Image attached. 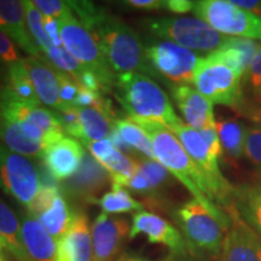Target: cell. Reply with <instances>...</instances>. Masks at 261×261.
Returning <instances> with one entry per match:
<instances>
[{"label": "cell", "instance_id": "6da1fadb", "mask_svg": "<svg viewBox=\"0 0 261 261\" xmlns=\"http://www.w3.org/2000/svg\"><path fill=\"white\" fill-rule=\"evenodd\" d=\"M146 133L154 149L156 161H159L177 180L190 191L195 200L200 201L207 210L219 217H227L225 211L212 201L208 182L203 173L192 161L187 150L173 132L159 122L136 121Z\"/></svg>", "mask_w": 261, "mask_h": 261}, {"label": "cell", "instance_id": "7a4b0ae2", "mask_svg": "<svg viewBox=\"0 0 261 261\" xmlns=\"http://www.w3.org/2000/svg\"><path fill=\"white\" fill-rule=\"evenodd\" d=\"M87 31L93 35L116 76L126 73L155 75L146 61L145 47L139 35L121 19L104 10Z\"/></svg>", "mask_w": 261, "mask_h": 261}, {"label": "cell", "instance_id": "3957f363", "mask_svg": "<svg viewBox=\"0 0 261 261\" xmlns=\"http://www.w3.org/2000/svg\"><path fill=\"white\" fill-rule=\"evenodd\" d=\"M115 96L129 120L159 122L172 130L181 122L168 94L151 77L142 73L117 75Z\"/></svg>", "mask_w": 261, "mask_h": 261}, {"label": "cell", "instance_id": "277c9868", "mask_svg": "<svg viewBox=\"0 0 261 261\" xmlns=\"http://www.w3.org/2000/svg\"><path fill=\"white\" fill-rule=\"evenodd\" d=\"M174 217L192 253L220 255L225 233L230 224L228 217L212 213L195 198L182 203L175 211Z\"/></svg>", "mask_w": 261, "mask_h": 261}, {"label": "cell", "instance_id": "5b68a950", "mask_svg": "<svg viewBox=\"0 0 261 261\" xmlns=\"http://www.w3.org/2000/svg\"><path fill=\"white\" fill-rule=\"evenodd\" d=\"M143 23L154 37L163 41L174 42L191 51L207 55L219 50L228 38L197 17H155Z\"/></svg>", "mask_w": 261, "mask_h": 261}, {"label": "cell", "instance_id": "8992f818", "mask_svg": "<svg viewBox=\"0 0 261 261\" xmlns=\"http://www.w3.org/2000/svg\"><path fill=\"white\" fill-rule=\"evenodd\" d=\"M60 25L62 45L75 60L85 68L93 71L99 77L104 90L115 86V74L103 56L102 51L94 40L93 35L85 28V25L71 12H68L57 19Z\"/></svg>", "mask_w": 261, "mask_h": 261}, {"label": "cell", "instance_id": "52a82bcc", "mask_svg": "<svg viewBox=\"0 0 261 261\" xmlns=\"http://www.w3.org/2000/svg\"><path fill=\"white\" fill-rule=\"evenodd\" d=\"M194 12L218 33L233 38L261 40V18L228 0L195 2Z\"/></svg>", "mask_w": 261, "mask_h": 261}, {"label": "cell", "instance_id": "ba28073f", "mask_svg": "<svg viewBox=\"0 0 261 261\" xmlns=\"http://www.w3.org/2000/svg\"><path fill=\"white\" fill-rule=\"evenodd\" d=\"M194 84L202 96L212 104L232 109L243 107L241 79L232 69L210 56L201 57L195 70Z\"/></svg>", "mask_w": 261, "mask_h": 261}, {"label": "cell", "instance_id": "9c48e42d", "mask_svg": "<svg viewBox=\"0 0 261 261\" xmlns=\"http://www.w3.org/2000/svg\"><path fill=\"white\" fill-rule=\"evenodd\" d=\"M171 132L174 133L192 161L203 173L210 188L212 201L214 203L218 202L224 208L230 204L232 202L233 187L225 179L219 168L218 159L212 154L200 132L182 122L175 126Z\"/></svg>", "mask_w": 261, "mask_h": 261}, {"label": "cell", "instance_id": "30bf717a", "mask_svg": "<svg viewBox=\"0 0 261 261\" xmlns=\"http://www.w3.org/2000/svg\"><path fill=\"white\" fill-rule=\"evenodd\" d=\"M0 189L25 211L40 190L38 167L25 156L16 154L0 143Z\"/></svg>", "mask_w": 261, "mask_h": 261}, {"label": "cell", "instance_id": "8fae6325", "mask_svg": "<svg viewBox=\"0 0 261 261\" xmlns=\"http://www.w3.org/2000/svg\"><path fill=\"white\" fill-rule=\"evenodd\" d=\"M146 61L154 73H160L177 86L194 83L200 58L194 51L171 41H151L145 46Z\"/></svg>", "mask_w": 261, "mask_h": 261}, {"label": "cell", "instance_id": "7c38bea8", "mask_svg": "<svg viewBox=\"0 0 261 261\" xmlns=\"http://www.w3.org/2000/svg\"><path fill=\"white\" fill-rule=\"evenodd\" d=\"M230 224L219 261H261V238L238 213L233 202L224 208Z\"/></svg>", "mask_w": 261, "mask_h": 261}, {"label": "cell", "instance_id": "4fadbf2b", "mask_svg": "<svg viewBox=\"0 0 261 261\" xmlns=\"http://www.w3.org/2000/svg\"><path fill=\"white\" fill-rule=\"evenodd\" d=\"M109 173L90 152H85L79 169L61 185L62 194L75 201L93 203L97 196L109 185Z\"/></svg>", "mask_w": 261, "mask_h": 261}, {"label": "cell", "instance_id": "5bb4252c", "mask_svg": "<svg viewBox=\"0 0 261 261\" xmlns=\"http://www.w3.org/2000/svg\"><path fill=\"white\" fill-rule=\"evenodd\" d=\"M128 220L117 215L100 213L91 228L93 244V261H116L129 234Z\"/></svg>", "mask_w": 261, "mask_h": 261}, {"label": "cell", "instance_id": "9a60e30c", "mask_svg": "<svg viewBox=\"0 0 261 261\" xmlns=\"http://www.w3.org/2000/svg\"><path fill=\"white\" fill-rule=\"evenodd\" d=\"M139 234H145L150 243L166 246L171 253L191 252L180 231L165 218L155 213L142 211L133 215L128 240H135Z\"/></svg>", "mask_w": 261, "mask_h": 261}, {"label": "cell", "instance_id": "2e32d148", "mask_svg": "<svg viewBox=\"0 0 261 261\" xmlns=\"http://www.w3.org/2000/svg\"><path fill=\"white\" fill-rule=\"evenodd\" d=\"M85 152L80 142L70 137H63L48 145L39 160L46 166L57 181H64L79 169Z\"/></svg>", "mask_w": 261, "mask_h": 261}, {"label": "cell", "instance_id": "e0dca14e", "mask_svg": "<svg viewBox=\"0 0 261 261\" xmlns=\"http://www.w3.org/2000/svg\"><path fill=\"white\" fill-rule=\"evenodd\" d=\"M172 96L188 126L196 130L215 128L213 104L188 85L172 87Z\"/></svg>", "mask_w": 261, "mask_h": 261}, {"label": "cell", "instance_id": "ac0fdd59", "mask_svg": "<svg viewBox=\"0 0 261 261\" xmlns=\"http://www.w3.org/2000/svg\"><path fill=\"white\" fill-rule=\"evenodd\" d=\"M93 260V244L89 219L83 212H75L67 233L57 242L56 261Z\"/></svg>", "mask_w": 261, "mask_h": 261}, {"label": "cell", "instance_id": "d6986e66", "mask_svg": "<svg viewBox=\"0 0 261 261\" xmlns=\"http://www.w3.org/2000/svg\"><path fill=\"white\" fill-rule=\"evenodd\" d=\"M24 14L23 2L0 0V31L32 57L44 58V52L38 47L28 31Z\"/></svg>", "mask_w": 261, "mask_h": 261}, {"label": "cell", "instance_id": "ffe728a7", "mask_svg": "<svg viewBox=\"0 0 261 261\" xmlns=\"http://www.w3.org/2000/svg\"><path fill=\"white\" fill-rule=\"evenodd\" d=\"M21 240L31 261H56L57 241L27 211L21 213Z\"/></svg>", "mask_w": 261, "mask_h": 261}, {"label": "cell", "instance_id": "44dd1931", "mask_svg": "<svg viewBox=\"0 0 261 261\" xmlns=\"http://www.w3.org/2000/svg\"><path fill=\"white\" fill-rule=\"evenodd\" d=\"M23 64L34 85L35 91L45 106L54 108L55 112L61 110L63 104L60 98V83L57 77V68L46 57L23 58Z\"/></svg>", "mask_w": 261, "mask_h": 261}, {"label": "cell", "instance_id": "7402d4cb", "mask_svg": "<svg viewBox=\"0 0 261 261\" xmlns=\"http://www.w3.org/2000/svg\"><path fill=\"white\" fill-rule=\"evenodd\" d=\"M259 46L260 44L252 39L228 37L219 50L212 52L207 56L227 65L242 81Z\"/></svg>", "mask_w": 261, "mask_h": 261}, {"label": "cell", "instance_id": "603a6c76", "mask_svg": "<svg viewBox=\"0 0 261 261\" xmlns=\"http://www.w3.org/2000/svg\"><path fill=\"white\" fill-rule=\"evenodd\" d=\"M0 100L28 104V106L34 107L41 104L22 60L8 65L6 84L0 89Z\"/></svg>", "mask_w": 261, "mask_h": 261}, {"label": "cell", "instance_id": "cb8c5ba5", "mask_svg": "<svg viewBox=\"0 0 261 261\" xmlns=\"http://www.w3.org/2000/svg\"><path fill=\"white\" fill-rule=\"evenodd\" d=\"M137 172L145 179L149 185V195L144 198L149 207H160L163 201V192L172 184L171 173L156 160L138 156L136 158Z\"/></svg>", "mask_w": 261, "mask_h": 261}, {"label": "cell", "instance_id": "d4e9b609", "mask_svg": "<svg viewBox=\"0 0 261 261\" xmlns=\"http://www.w3.org/2000/svg\"><path fill=\"white\" fill-rule=\"evenodd\" d=\"M0 140L11 151L29 158L40 159L44 150L46 149L42 143L29 139L18 122L3 113H0Z\"/></svg>", "mask_w": 261, "mask_h": 261}, {"label": "cell", "instance_id": "484cf974", "mask_svg": "<svg viewBox=\"0 0 261 261\" xmlns=\"http://www.w3.org/2000/svg\"><path fill=\"white\" fill-rule=\"evenodd\" d=\"M232 202L243 220L261 238V182L233 188Z\"/></svg>", "mask_w": 261, "mask_h": 261}, {"label": "cell", "instance_id": "4316f807", "mask_svg": "<svg viewBox=\"0 0 261 261\" xmlns=\"http://www.w3.org/2000/svg\"><path fill=\"white\" fill-rule=\"evenodd\" d=\"M115 115L97 108H80V139L81 142H97L109 138Z\"/></svg>", "mask_w": 261, "mask_h": 261}, {"label": "cell", "instance_id": "83f0119b", "mask_svg": "<svg viewBox=\"0 0 261 261\" xmlns=\"http://www.w3.org/2000/svg\"><path fill=\"white\" fill-rule=\"evenodd\" d=\"M73 217L74 212H71L69 203L61 192L56 196L50 207L42 212L37 219L40 221L45 230L58 242L67 233Z\"/></svg>", "mask_w": 261, "mask_h": 261}, {"label": "cell", "instance_id": "f1b7e54d", "mask_svg": "<svg viewBox=\"0 0 261 261\" xmlns=\"http://www.w3.org/2000/svg\"><path fill=\"white\" fill-rule=\"evenodd\" d=\"M0 236L6 243V249L18 261H31L21 240V221L15 212L0 198Z\"/></svg>", "mask_w": 261, "mask_h": 261}, {"label": "cell", "instance_id": "f546056e", "mask_svg": "<svg viewBox=\"0 0 261 261\" xmlns=\"http://www.w3.org/2000/svg\"><path fill=\"white\" fill-rule=\"evenodd\" d=\"M215 129L219 136L223 151L232 161H238L244 155L248 128L243 123L234 120H224L215 122Z\"/></svg>", "mask_w": 261, "mask_h": 261}, {"label": "cell", "instance_id": "4dcf8cb0", "mask_svg": "<svg viewBox=\"0 0 261 261\" xmlns=\"http://www.w3.org/2000/svg\"><path fill=\"white\" fill-rule=\"evenodd\" d=\"M93 203L99 205L107 214H122L132 213V212L138 213V212L144 211V204L136 201L130 196L128 190L115 182H112V191L104 194Z\"/></svg>", "mask_w": 261, "mask_h": 261}, {"label": "cell", "instance_id": "1f68e13d", "mask_svg": "<svg viewBox=\"0 0 261 261\" xmlns=\"http://www.w3.org/2000/svg\"><path fill=\"white\" fill-rule=\"evenodd\" d=\"M243 94V107L250 103L255 107L254 112L261 110V44L255 56L241 81Z\"/></svg>", "mask_w": 261, "mask_h": 261}, {"label": "cell", "instance_id": "d6a6232c", "mask_svg": "<svg viewBox=\"0 0 261 261\" xmlns=\"http://www.w3.org/2000/svg\"><path fill=\"white\" fill-rule=\"evenodd\" d=\"M114 126L119 130L122 138L133 149H136V151H138L140 155L145 156V158L156 160L154 149H152V144L150 142L149 137L137 123L129 119H115Z\"/></svg>", "mask_w": 261, "mask_h": 261}, {"label": "cell", "instance_id": "836d02e7", "mask_svg": "<svg viewBox=\"0 0 261 261\" xmlns=\"http://www.w3.org/2000/svg\"><path fill=\"white\" fill-rule=\"evenodd\" d=\"M25 19H27L28 31L31 33L33 40L38 45L42 52H45L47 48H50L52 45L51 39L48 38L47 33L45 32L44 24H42V16L41 12L34 5V2L25 0L23 2Z\"/></svg>", "mask_w": 261, "mask_h": 261}, {"label": "cell", "instance_id": "e575fe53", "mask_svg": "<svg viewBox=\"0 0 261 261\" xmlns=\"http://www.w3.org/2000/svg\"><path fill=\"white\" fill-rule=\"evenodd\" d=\"M44 55L57 69L69 74L75 81L79 79L80 75L87 69V68H85L83 64H80L79 62L75 60L64 47H57L52 45L50 48H47L44 52Z\"/></svg>", "mask_w": 261, "mask_h": 261}, {"label": "cell", "instance_id": "d590c367", "mask_svg": "<svg viewBox=\"0 0 261 261\" xmlns=\"http://www.w3.org/2000/svg\"><path fill=\"white\" fill-rule=\"evenodd\" d=\"M55 114L60 120L64 133L80 139V108L74 106L63 107Z\"/></svg>", "mask_w": 261, "mask_h": 261}, {"label": "cell", "instance_id": "8d00e7d4", "mask_svg": "<svg viewBox=\"0 0 261 261\" xmlns=\"http://www.w3.org/2000/svg\"><path fill=\"white\" fill-rule=\"evenodd\" d=\"M244 155L256 168L261 177V129L248 128Z\"/></svg>", "mask_w": 261, "mask_h": 261}, {"label": "cell", "instance_id": "74e56055", "mask_svg": "<svg viewBox=\"0 0 261 261\" xmlns=\"http://www.w3.org/2000/svg\"><path fill=\"white\" fill-rule=\"evenodd\" d=\"M57 77L60 83V98L63 107L74 106L77 96V84L69 74L60 69H57Z\"/></svg>", "mask_w": 261, "mask_h": 261}, {"label": "cell", "instance_id": "f35d334b", "mask_svg": "<svg viewBox=\"0 0 261 261\" xmlns=\"http://www.w3.org/2000/svg\"><path fill=\"white\" fill-rule=\"evenodd\" d=\"M34 5L44 16H50L54 18H61L65 12L70 10L67 2L61 0H35Z\"/></svg>", "mask_w": 261, "mask_h": 261}, {"label": "cell", "instance_id": "ab89813d", "mask_svg": "<svg viewBox=\"0 0 261 261\" xmlns=\"http://www.w3.org/2000/svg\"><path fill=\"white\" fill-rule=\"evenodd\" d=\"M21 60L22 58L19 57L14 42L10 40L8 35L0 31V61L6 65H11Z\"/></svg>", "mask_w": 261, "mask_h": 261}, {"label": "cell", "instance_id": "60d3db41", "mask_svg": "<svg viewBox=\"0 0 261 261\" xmlns=\"http://www.w3.org/2000/svg\"><path fill=\"white\" fill-rule=\"evenodd\" d=\"M200 135L202 138L204 139L205 144L208 145L211 152L213 154L215 158L219 159L221 155H223V148H221L219 136H218V132L215 128H207L203 130H200Z\"/></svg>", "mask_w": 261, "mask_h": 261}, {"label": "cell", "instance_id": "b9f144b4", "mask_svg": "<svg viewBox=\"0 0 261 261\" xmlns=\"http://www.w3.org/2000/svg\"><path fill=\"white\" fill-rule=\"evenodd\" d=\"M77 85H80V86L85 87V89L92 91V92H97V93H100L102 91H104L103 89V85L100 83L99 77L97 76L96 74L93 73V71H91L90 69H86L84 71L83 74L80 75V77L75 81Z\"/></svg>", "mask_w": 261, "mask_h": 261}, {"label": "cell", "instance_id": "7bdbcfd3", "mask_svg": "<svg viewBox=\"0 0 261 261\" xmlns=\"http://www.w3.org/2000/svg\"><path fill=\"white\" fill-rule=\"evenodd\" d=\"M42 24H44L45 32L47 33L48 38L51 39L52 44L57 47H62L60 25H58L57 19L54 17H50V16H44V17H42Z\"/></svg>", "mask_w": 261, "mask_h": 261}, {"label": "cell", "instance_id": "ee69618b", "mask_svg": "<svg viewBox=\"0 0 261 261\" xmlns=\"http://www.w3.org/2000/svg\"><path fill=\"white\" fill-rule=\"evenodd\" d=\"M195 2H189V0H167L165 2V8L173 12V14H188V12L194 11Z\"/></svg>", "mask_w": 261, "mask_h": 261}, {"label": "cell", "instance_id": "f6af8a7d", "mask_svg": "<svg viewBox=\"0 0 261 261\" xmlns=\"http://www.w3.org/2000/svg\"><path fill=\"white\" fill-rule=\"evenodd\" d=\"M125 4L143 10H159L165 8V2H160V0H128V2H125Z\"/></svg>", "mask_w": 261, "mask_h": 261}, {"label": "cell", "instance_id": "bcb514c9", "mask_svg": "<svg viewBox=\"0 0 261 261\" xmlns=\"http://www.w3.org/2000/svg\"><path fill=\"white\" fill-rule=\"evenodd\" d=\"M233 4L238 6V8L246 10V11L250 12V14L257 16V17L261 18V2H257V0H248V2H244V0H233Z\"/></svg>", "mask_w": 261, "mask_h": 261}, {"label": "cell", "instance_id": "7dc6e473", "mask_svg": "<svg viewBox=\"0 0 261 261\" xmlns=\"http://www.w3.org/2000/svg\"><path fill=\"white\" fill-rule=\"evenodd\" d=\"M165 261H198L196 256H194V253L189 252L185 254H175V253H169Z\"/></svg>", "mask_w": 261, "mask_h": 261}, {"label": "cell", "instance_id": "c3c4849f", "mask_svg": "<svg viewBox=\"0 0 261 261\" xmlns=\"http://www.w3.org/2000/svg\"><path fill=\"white\" fill-rule=\"evenodd\" d=\"M116 261H152V260H150L145 256L139 255V254L125 252V253H121V255L117 257Z\"/></svg>", "mask_w": 261, "mask_h": 261}, {"label": "cell", "instance_id": "681fc988", "mask_svg": "<svg viewBox=\"0 0 261 261\" xmlns=\"http://www.w3.org/2000/svg\"><path fill=\"white\" fill-rule=\"evenodd\" d=\"M3 249H6V243H5V241L3 240V237L0 236V252H2Z\"/></svg>", "mask_w": 261, "mask_h": 261}, {"label": "cell", "instance_id": "f907efd6", "mask_svg": "<svg viewBox=\"0 0 261 261\" xmlns=\"http://www.w3.org/2000/svg\"><path fill=\"white\" fill-rule=\"evenodd\" d=\"M3 76V70H2V64H0V79H2Z\"/></svg>", "mask_w": 261, "mask_h": 261}, {"label": "cell", "instance_id": "816d5d0a", "mask_svg": "<svg viewBox=\"0 0 261 261\" xmlns=\"http://www.w3.org/2000/svg\"><path fill=\"white\" fill-rule=\"evenodd\" d=\"M0 261H5L4 257H3V255H2V252H0Z\"/></svg>", "mask_w": 261, "mask_h": 261}]
</instances>
